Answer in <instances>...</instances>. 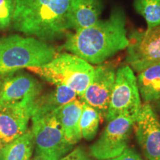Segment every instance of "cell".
I'll return each mask as SVG.
<instances>
[{
	"instance_id": "obj_1",
	"label": "cell",
	"mask_w": 160,
	"mask_h": 160,
	"mask_svg": "<svg viewBox=\"0 0 160 160\" xmlns=\"http://www.w3.org/2000/svg\"><path fill=\"white\" fill-rule=\"evenodd\" d=\"M128 45L125 11L115 7L106 19H99L89 27L68 33L61 48L91 65H99Z\"/></svg>"
},
{
	"instance_id": "obj_2",
	"label": "cell",
	"mask_w": 160,
	"mask_h": 160,
	"mask_svg": "<svg viewBox=\"0 0 160 160\" xmlns=\"http://www.w3.org/2000/svg\"><path fill=\"white\" fill-rule=\"evenodd\" d=\"M71 0H16L12 28L47 42L62 39L71 29Z\"/></svg>"
},
{
	"instance_id": "obj_3",
	"label": "cell",
	"mask_w": 160,
	"mask_h": 160,
	"mask_svg": "<svg viewBox=\"0 0 160 160\" xmlns=\"http://www.w3.org/2000/svg\"><path fill=\"white\" fill-rule=\"evenodd\" d=\"M57 54L53 46L37 38L19 34L1 37L0 76L44 65Z\"/></svg>"
},
{
	"instance_id": "obj_4",
	"label": "cell",
	"mask_w": 160,
	"mask_h": 160,
	"mask_svg": "<svg viewBox=\"0 0 160 160\" xmlns=\"http://www.w3.org/2000/svg\"><path fill=\"white\" fill-rule=\"evenodd\" d=\"M42 79L54 85H65L82 97L94 74V67L71 53L57 56L45 65L28 68Z\"/></svg>"
},
{
	"instance_id": "obj_5",
	"label": "cell",
	"mask_w": 160,
	"mask_h": 160,
	"mask_svg": "<svg viewBox=\"0 0 160 160\" xmlns=\"http://www.w3.org/2000/svg\"><path fill=\"white\" fill-rule=\"evenodd\" d=\"M142 105L134 72L129 65L122 66L116 73L105 119L108 122L118 117H127L135 121Z\"/></svg>"
},
{
	"instance_id": "obj_6",
	"label": "cell",
	"mask_w": 160,
	"mask_h": 160,
	"mask_svg": "<svg viewBox=\"0 0 160 160\" xmlns=\"http://www.w3.org/2000/svg\"><path fill=\"white\" fill-rule=\"evenodd\" d=\"M31 122L35 152L51 160H59L73 149L74 145L65 139L57 111L39 119H31Z\"/></svg>"
},
{
	"instance_id": "obj_7",
	"label": "cell",
	"mask_w": 160,
	"mask_h": 160,
	"mask_svg": "<svg viewBox=\"0 0 160 160\" xmlns=\"http://www.w3.org/2000/svg\"><path fill=\"white\" fill-rule=\"evenodd\" d=\"M134 120L118 117L108 122L99 137L90 146V154L97 160L117 157L128 147Z\"/></svg>"
},
{
	"instance_id": "obj_8",
	"label": "cell",
	"mask_w": 160,
	"mask_h": 160,
	"mask_svg": "<svg viewBox=\"0 0 160 160\" xmlns=\"http://www.w3.org/2000/svg\"><path fill=\"white\" fill-rule=\"evenodd\" d=\"M126 62L133 71H142L160 62V26L134 31L128 37Z\"/></svg>"
},
{
	"instance_id": "obj_9",
	"label": "cell",
	"mask_w": 160,
	"mask_h": 160,
	"mask_svg": "<svg viewBox=\"0 0 160 160\" xmlns=\"http://www.w3.org/2000/svg\"><path fill=\"white\" fill-rule=\"evenodd\" d=\"M42 90V85L34 76L19 70L5 75L0 102L30 106L33 108Z\"/></svg>"
},
{
	"instance_id": "obj_10",
	"label": "cell",
	"mask_w": 160,
	"mask_h": 160,
	"mask_svg": "<svg viewBox=\"0 0 160 160\" xmlns=\"http://www.w3.org/2000/svg\"><path fill=\"white\" fill-rule=\"evenodd\" d=\"M117 70L113 65L102 63L94 67L93 79L82 97V101L99 112L102 119L107 115L111 93L114 85Z\"/></svg>"
},
{
	"instance_id": "obj_11",
	"label": "cell",
	"mask_w": 160,
	"mask_h": 160,
	"mask_svg": "<svg viewBox=\"0 0 160 160\" xmlns=\"http://www.w3.org/2000/svg\"><path fill=\"white\" fill-rule=\"evenodd\" d=\"M133 128L146 159L160 160V119L151 104H142Z\"/></svg>"
},
{
	"instance_id": "obj_12",
	"label": "cell",
	"mask_w": 160,
	"mask_h": 160,
	"mask_svg": "<svg viewBox=\"0 0 160 160\" xmlns=\"http://www.w3.org/2000/svg\"><path fill=\"white\" fill-rule=\"evenodd\" d=\"M32 107L0 102V139L5 144L19 137L29 129Z\"/></svg>"
},
{
	"instance_id": "obj_13",
	"label": "cell",
	"mask_w": 160,
	"mask_h": 160,
	"mask_svg": "<svg viewBox=\"0 0 160 160\" xmlns=\"http://www.w3.org/2000/svg\"><path fill=\"white\" fill-rule=\"evenodd\" d=\"M77 97L76 92L67 86L56 85L55 88L42 93L37 98L32 108L31 120L53 113Z\"/></svg>"
},
{
	"instance_id": "obj_14",
	"label": "cell",
	"mask_w": 160,
	"mask_h": 160,
	"mask_svg": "<svg viewBox=\"0 0 160 160\" xmlns=\"http://www.w3.org/2000/svg\"><path fill=\"white\" fill-rule=\"evenodd\" d=\"M102 11V0H71L69 12L71 29L78 31L93 25Z\"/></svg>"
},
{
	"instance_id": "obj_15",
	"label": "cell",
	"mask_w": 160,
	"mask_h": 160,
	"mask_svg": "<svg viewBox=\"0 0 160 160\" xmlns=\"http://www.w3.org/2000/svg\"><path fill=\"white\" fill-rule=\"evenodd\" d=\"M82 111V101L76 99L65 104L57 111V115L65 139L75 145L82 139L80 117Z\"/></svg>"
},
{
	"instance_id": "obj_16",
	"label": "cell",
	"mask_w": 160,
	"mask_h": 160,
	"mask_svg": "<svg viewBox=\"0 0 160 160\" xmlns=\"http://www.w3.org/2000/svg\"><path fill=\"white\" fill-rule=\"evenodd\" d=\"M137 81L144 103L152 104L157 102L160 98V62L139 72Z\"/></svg>"
},
{
	"instance_id": "obj_17",
	"label": "cell",
	"mask_w": 160,
	"mask_h": 160,
	"mask_svg": "<svg viewBox=\"0 0 160 160\" xmlns=\"http://www.w3.org/2000/svg\"><path fill=\"white\" fill-rule=\"evenodd\" d=\"M34 152V139L31 129L5 144L0 152V160H31Z\"/></svg>"
},
{
	"instance_id": "obj_18",
	"label": "cell",
	"mask_w": 160,
	"mask_h": 160,
	"mask_svg": "<svg viewBox=\"0 0 160 160\" xmlns=\"http://www.w3.org/2000/svg\"><path fill=\"white\" fill-rule=\"evenodd\" d=\"M101 120L99 112L82 101V111L79 122L82 137L87 141H91L94 139Z\"/></svg>"
},
{
	"instance_id": "obj_19",
	"label": "cell",
	"mask_w": 160,
	"mask_h": 160,
	"mask_svg": "<svg viewBox=\"0 0 160 160\" xmlns=\"http://www.w3.org/2000/svg\"><path fill=\"white\" fill-rule=\"evenodd\" d=\"M133 7L145 19L147 29L160 26V0H133Z\"/></svg>"
},
{
	"instance_id": "obj_20",
	"label": "cell",
	"mask_w": 160,
	"mask_h": 160,
	"mask_svg": "<svg viewBox=\"0 0 160 160\" xmlns=\"http://www.w3.org/2000/svg\"><path fill=\"white\" fill-rule=\"evenodd\" d=\"M15 8L16 0H0V31L11 27Z\"/></svg>"
},
{
	"instance_id": "obj_21",
	"label": "cell",
	"mask_w": 160,
	"mask_h": 160,
	"mask_svg": "<svg viewBox=\"0 0 160 160\" xmlns=\"http://www.w3.org/2000/svg\"><path fill=\"white\" fill-rule=\"evenodd\" d=\"M59 160H93L82 147H77Z\"/></svg>"
},
{
	"instance_id": "obj_22",
	"label": "cell",
	"mask_w": 160,
	"mask_h": 160,
	"mask_svg": "<svg viewBox=\"0 0 160 160\" xmlns=\"http://www.w3.org/2000/svg\"><path fill=\"white\" fill-rule=\"evenodd\" d=\"M108 160H143L141 156L137 153L135 149L128 147L122 153L117 157Z\"/></svg>"
},
{
	"instance_id": "obj_23",
	"label": "cell",
	"mask_w": 160,
	"mask_h": 160,
	"mask_svg": "<svg viewBox=\"0 0 160 160\" xmlns=\"http://www.w3.org/2000/svg\"><path fill=\"white\" fill-rule=\"evenodd\" d=\"M31 160H51L48 157H45V155L41 154V153H37V152H33V156H32Z\"/></svg>"
},
{
	"instance_id": "obj_24",
	"label": "cell",
	"mask_w": 160,
	"mask_h": 160,
	"mask_svg": "<svg viewBox=\"0 0 160 160\" xmlns=\"http://www.w3.org/2000/svg\"><path fill=\"white\" fill-rule=\"evenodd\" d=\"M152 107H153V108L154 109V111H157L158 112H160V98L159 99L157 100V102H155L152 103Z\"/></svg>"
},
{
	"instance_id": "obj_25",
	"label": "cell",
	"mask_w": 160,
	"mask_h": 160,
	"mask_svg": "<svg viewBox=\"0 0 160 160\" xmlns=\"http://www.w3.org/2000/svg\"><path fill=\"white\" fill-rule=\"evenodd\" d=\"M5 75L0 76V95H1L2 90V87H3V83H4V79H5Z\"/></svg>"
},
{
	"instance_id": "obj_26",
	"label": "cell",
	"mask_w": 160,
	"mask_h": 160,
	"mask_svg": "<svg viewBox=\"0 0 160 160\" xmlns=\"http://www.w3.org/2000/svg\"><path fill=\"white\" fill-rule=\"evenodd\" d=\"M5 144L3 142L2 140L0 139V152H1L2 149L3 148V147H4V146H5Z\"/></svg>"
}]
</instances>
